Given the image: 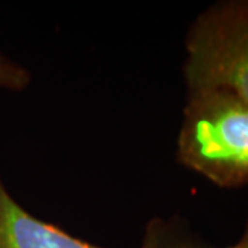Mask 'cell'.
Returning a JSON list of instances; mask_svg holds the SVG:
<instances>
[{
    "label": "cell",
    "instance_id": "obj_1",
    "mask_svg": "<svg viewBox=\"0 0 248 248\" xmlns=\"http://www.w3.org/2000/svg\"><path fill=\"white\" fill-rule=\"evenodd\" d=\"M178 159L215 185H247V102L217 90L189 91Z\"/></svg>",
    "mask_w": 248,
    "mask_h": 248
},
{
    "label": "cell",
    "instance_id": "obj_2",
    "mask_svg": "<svg viewBox=\"0 0 248 248\" xmlns=\"http://www.w3.org/2000/svg\"><path fill=\"white\" fill-rule=\"evenodd\" d=\"M189 91L217 90L248 104V1L205 10L186 37Z\"/></svg>",
    "mask_w": 248,
    "mask_h": 248
},
{
    "label": "cell",
    "instance_id": "obj_3",
    "mask_svg": "<svg viewBox=\"0 0 248 248\" xmlns=\"http://www.w3.org/2000/svg\"><path fill=\"white\" fill-rule=\"evenodd\" d=\"M0 248H102L40 221L11 197L0 177Z\"/></svg>",
    "mask_w": 248,
    "mask_h": 248
},
{
    "label": "cell",
    "instance_id": "obj_4",
    "mask_svg": "<svg viewBox=\"0 0 248 248\" xmlns=\"http://www.w3.org/2000/svg\"><path fill=\"white\" fill-rule=\"evenodd\" d=\"M141 248H205L190 244L187 241L178 239L174 236L172 228L167 222L161 219H153L149 222L145 239Z\"/></svg>",
    "mask_w": 248,
    "mask_h": 248
},
{
    "label": "cell",
    "instance_id": "obj_5",
    "mask_svg": "<svg viewBox=\"0 0 248 248\" xmlns=\"http://www.w3.org/2000/svg\"><path fill=\"white\" fill-rule=\"evenodd\" d=\"M31 81L29 72L9 58L0 55V89L24 90Z\"/></svg>",
    "mask_w": 248,
    "mask_h": 248
},
{
    "label": "cell",
    "instance_id": "obj_6",
    "mask_svg": "<svg viewBox=\"0 0 248 248\" xmlns=\"http://www.w3.org/2000/svg\"><path fill=\"white\" fill-rule=\"evenodd\" d=\"M228 248H248V223L247 228H246V232H244V234H243V237L240 239L239 243Z\"/></svg>",
    "mask_w": 248,
    "mask_h": 248
}]
</instances>
